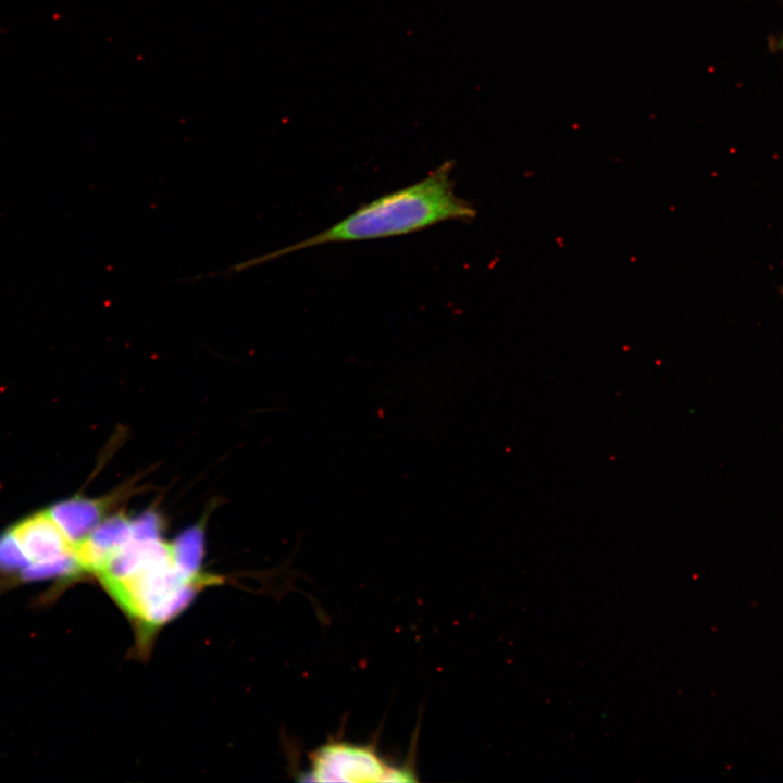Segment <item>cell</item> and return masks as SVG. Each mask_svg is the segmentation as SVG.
<instances>
[{
  "instance_id": "cell-1",
  "label": "cell",
  "mask_w": 783,
  "mask_h": 783,
  "mask_svg": "<svg viewBox=\"0 0 783 783\" xmlns=\"http://www.w3.org/2000/svg\"><path fill=\"white\" fill-rule=\"evenodd\" d=\"M200 542L199 530L170 543L154 515L130 519L94 574L141 634L156 631L203 583L197 569Z\"/></svg>"
},
{
  "instance_id": "cell-2",
  "label": "cell",
  "mask_w": 783,
  "mask_h": 783,
  "mask_svg": "<svg viewBox=\"0 0 783 783\" xmlns=\"http://www.w3.org/2000/svg\"><path fill=\"white\" fill-rule=\"evenodd\" d=\"M453 161H445L422 179L366 202L328 228L290 246L241 261L224 270L237 274L301 249L335 243L372 240L415 233L436 224L470 223L476 207L456 191Z\"/></svg>"
},
{
  "instance_id": "cell-3",
  "label": "cell",
  "mask_w": 783,
  "mask_h": 783,
  "mask_svg": "<svg viewBox=\"0 0 783 783\" xmlns=\"http://www.w3.org/2000/svg\"><path fill=\"white\" fill-rule=\"evenodd\" d=\"M308 776L316 782H411L408 766L389 765L373 746L332 739L310 756Z\"/></svg>"
},
{
  "instance_id": "cell-4",
  "label": "cell",
  "mask_w": 783,
  "mask_h": 783,
  "mask_svg": "<svg viewBox=\"0 0 783 783\" xmlns=\"http://www.w3.org/2000/svg\"><path fill=\"white\" fill-rule=\"evenodd\" d=\"M11 530L33 562L76 555V547L51 519L47 510L24 518Z\"/></svg>"
},
{
  "instance_id": "cell-5",
  "label": "cell",
  "mask_w": 783,
  "mask_h": 783,
  "mask_svg": "<svg viewBox=\"0 0 783 783\" xmlns=\"http://www.w3.org/2000/svg\"><path fill=\"white\" fill-rule=\"evenodd\" d=\"M110 505L108 498L74 496L46 510L69 540L77 547L108 517Z\"/></svg>"
},
{
  "instance_id": "cell-6",
  "label": "cell",
  "mask_w": 783,
  "mask_h": 783,
  "mask_svg": "<svg viewBox=\"0 0 783 783\" xmlns=\"http://www.w3.org/2000/svg\"><path fill=\"white\" fill-rule=\"evenodd\" d=\"M83 570L76 555H66L49 561L35 562L21 571L24 581H38L51 577L71 576L82 573Z\"/></svg>"
},
{
  "instance_id": "cell-7",
  "label": "cell",
  "mask_w": 783,
  "mask_h": 783,
  "mask_svg": "<svg viewBox=\"0 0 783 783\" xmlns=\"http://www.w3.org/2000/svg\"><path fill=\"white\" fill-rule=\"evenodd\" d=\"M32 560L10 529L0 534V570L3 572L22 571Z\"/></svg>"
},
{
  "instance_id": "cell-8",
  "label": "cell",
  "mask_w": 783,
  "mask_h": 783,
  "mask_svg": "<svg viewBox=\"0 0 783 783\" xmlns=\"http://www.w3.org/2000/svg\"><path fill=\"white\" fill-rule=\"evenodd\" d=\"M770 47L772 51L783 50V33L778 37L773 38V40L770 42Z\"/></svg>"
},
{
  "instance_id": "cell-9",
  "label": "cell",
  "mask_w": 783,
  "mask_h": 783,
  "mask_svg": "<svg viewBox=\"0 0 783 783\" xmlns=\"http://www.w3.org/2000/svg\"><path fill=\"white\" fill-rule=\"evenodd\" d=\"M782 291H783V289H782Z\"/></svg>"
}]
</instances>
